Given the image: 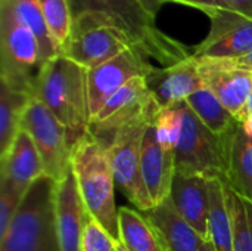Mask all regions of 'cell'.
I'll return each instance as SVG.
<instances>
[{
	"mask_svg": "<svg viewBox=\"0 0 252 251\" xmlns=\"http://www.w3.org/2000/svg\"><path fill=\"white\" fill-rule=\"evenodd\" d=\"M252 114V93H251V98H250V101H248V104L245 105V108L242 109V112L236 117V120H238V123H244L250 115Z\"/></svg>",
	"mask_w": 252,
	"mask_h": 251,
	"instance_id": "e575fe53",
	"label": "cell"
},
{
	"mask_svg": "<svg viewBox=\"0 0 252 251\" xmlns=\"http://www.w3.org/2000/svg\"><path fill=\"white\" fill-rule=\"evenodd\" d=\"M146 81L161 107L183 102L198 90L207 87L199 61L193 55L171 67H157L146 77Z\"/></svg>",
	"mask_w": 252,
	"mask_h": 251,
	"instance_id": "9a60e30c",
	"label": "cell"
},
{
	"mask_svg": "<svg viewBox=\"0 0 252 251\" xmlns=\"http://www.w3.org/2000/svg\"><path fill=\"white\" fill-rule=\"evenodd\" d=\"M0 183L10 191L25 197L31 185L44 175L41 157L32 138L21 129L9 151L0 157Z\"/></svg>",
	"mask_w": 252,
	"mask_h": 251,
	"instance_id": "e0dca14e",
	"label": "cell"
},
{
	"mask_svg": "<svg viewBox=\"0 0 252 251\" xmlns=\"http://www.w3.org/2000/svg\"><path fill=\"white\" fill-rule=\"evenodd\" d=\"M198 61L205 86L236 118L251 98L252 70L233 65L226 59Z\"/></svg>",
	"mask_w": 252,
	"mask_h": 251,
	"instance_id": "4fadbf2b",
	"label": "cell"
},
{
	"mask_svg": "<svg viewBox=\"0 0 252 251\" xmlns=\"http://www.w3.org/2000/svg\"><path fill=\"white\" fill-rule=\"evenodd\" d=\"M21 129L32 138L41 157L44 175L59 182L71 170L72 146L66 129L37 98L30 101Z\"/></svg>",
	"mask_w": 252,
	"mask_h": 251,
	"instance_id": "9c48e42d",
	"label": "cell"
},
{
	"mask_svg": "<svg viewBox=\"0 0 252 251\" xmlns=\"http://www.w3.org/2000/svg\"><path fill=\"white\" fill-rule=\"evenodd\" d=\"M183 102L162 107L154 120L157 139L167 149L176 151L179 145L183 130Z\"/></svg>",
	"mask_w": 252,
	"mask_h": 251,
	"instance_id": "83f0119b",
	"label": "cell"
},
{
	"mask_svg": "<svg viewBox=\"0 0 252 251\" xmlns=\"http://www.w3.org/2000/svg\"><path fill=\"white\" fill-rule=\"evenodd\" d=\"M49 34L59 55L66 49L71 37L74 12L71 0H38Z\"/></svg>",
	"mask_w": 252,
	"mask_h": 251,
	"instance_id": "d4e9b609",
	"label": "cell"
},
{
	"mask_svg": "<svg viewBox=\"0 0 252 251\" xmlns=\"http://www.w3.org/2000/svg\"><path fill=\"white\" fill-rule=\"evenodd\" d=\"M21 195L10 191L6 185L0 183V238L6 234L10 222L13 220L21 203Z\"/></svg>",
	"mask_w": 252,
	"mask_h": 251,
	"instance_id": "f546056e",
	"label": "cell"
},
{
	"mask_svg": "<svg viewBox=\"0 0 252 251\" xmlns=\"http://www.w3.org/2000/svg\"><path fill=\"white\" fill-rule=\"evenodd\" d=\"M74 16L86 10H97L114 18L130 36L134 46L162 67L176 65L189 56V49L161 31L139 0H71Z\"/></svg>",
	"mask_w": 252,
	"mask_h": 251,
	"instance_id": "277c9868",
	"label": "cell"
},
{
	"mask_svg": "<svg viewBox=\"0 0 252 251\" xmlns=\"http://www.w3.org/2000/svg\"><path fill=\"white\" fill-rule=\"evenodd\" d=\"M226 61L232 62L233 65H238V67H242V68H247V70H252V55L239 58V59H226Z\"/></svg>",
	"mask_w": 252,
	"mask_h": 251,
	"instance_id": "836d02e7",
	"label": "cell"
},
{
	"mask_svg": "<svg viewBox=\"0 0 252 251\" xmlns=\"http://www.w3.org/2000/svg\"><path fill=\"white\" fill-rule=\"evenodd\" d=\"M220 10L252 19V0H216Z\"/></svg>",
	"mask_w": 252,
	"mask_h": 251,
	"instance_id": "4dcf8cb0",
	"label": "cell"
},
{
	"mask_svg": "<svg viewBox=\"0 0 252 251\" xmlns=\"http://www.w3.org/2000/svg\"><path fill=\"white\" fill-rule=\"evenodd\" d=\"M6 1L18 15V18L34 33L40 43L43 64L49 62L52 58L58 56V50L53 44V40L49 34L44 16L41 13L38 0H3Z\"/></svg>",
	"mask_w": 252,
	"mask_h": 251,
	"instance_id": "4316f807",
	"label": "cell"
},
{
	"mask_svg": "<svg viewBox=\"0 0 252 251\" xmlns=\"http://www.w3.org/2000/svg\"><path fill=\"white\" fill-rule=\"evenodd\" d=\"M142 175L154 207L170 197L176 175V154L158 142L154 123L149 124L143 138Z\"/></svg>",
	"mask_w": 252,
	"mask_h": 251,
	"instance_id": "ac0fdd59",
	"label": "cell"
},
{
	"mask_svg": "<svg viewBox=\"0 0 252 251\" xmlns=\"http://www.w3.org/2000/svg\"><path fill=\"white\" fill-rule=\"evenodd\" d=\"M165 1H173V3H182V4H186L189 7H193V9H198L201 12H204L205 15H208L210 18L214 16L220 7L217 4L216 0H165Z\"/></svg>",
	"mask_w": 252,
	"mask_h": 251,
	"instance_id": "1f68e13d",
	"label": "cell"
},
{
	"mask_svg": "<svg viewBox=\"0 0 252 251\" xmlns=\"http://www.w3.org/2000/svg\"><path fill=\"white\" fill-rule=\"evenodd\" d=\"M120 243L128 251H165L146 216L130 207H118Z\"/></svg>",
	"mask_w": 252,
	"mask_h": 251,
	"instance_id": "44dd1931",
	"label": "cell"
},
{
	"mask_svg": "<svg viewBox=\"0 0 252 251\" xmlns=\"http://www.w3.org/2000/svg\"><path fill=\"white\" fill-rule=\"evenodd\" d=\"M146 219L159 235L165 251H198L204 243L201 235L180 216L170 197L146 212Z\"/></svg>",
	"mask_w": 252,
	"mask_h": 251,
	"instance_id": "ffe728a7",
	"label": "cell"
},
{
	"mask_svg": "<svg viewBox=\"0 0 252 251\" xmlns=\"http://www.w3.org/2000/svg\"><path fill=\"white\" fill-rule=\"evenodd\" d=\"M242 126H244V129H245V132L250 135V136H252V114L242 123Z\"/></svg>",
	"mask_w": 252,
	"mask_h": 251,
	"instance_id": "d590c367",
	"label": "cell"
},
{
	"mask_svg": "<svg viewBox=\"0 0 252 251\" xmlns=\"http://www.w3.org/2000/svg\"><path fill=\"white\" fill-rule=\"evenodd\" d=\"M34 96L1 84L0 92V157L4 155L21 132L24 112Z\"/></svg>",
	"mask_w": 252,
	"mask_h": 251,
	"instance_id": "cb8c5ba5",
	"label": "cell"
},
{
	"mask_svg": "<svg viewBox=\"0 0 252 251\" xmlns=\"http://www.w3.org/2000/svg\"><path fill=\"white\" fill-rule=\"evenodd\" d=\"M136 47L126 30L109 15L86 10L74 16L72 31L62 55L86 70L99 67Z\"/></svg>",
	"mask_w": 252,
	"mask_h": 251,
	"instance_id": "8992f818",
	"label": "cell"
},
{
	"mask_svg": "<svg viewBox=\"0 0 252 251\" xmlns=\"http://www.w3.org/2000/svg\"><path fill=\"white\" fill-rule=\"evenodd\" d=\"M170 200L180 216L201 235L210 240V189L208 179L201 175L176 172Z\"/></svg>",
	"mask_w": 252,
	"mask_h": 251,
	"instance_id": "2e32d148",
	"label": "cell"
},
{
	"mask_svg": "<svg viewBox=\"0 0 252 251\" xmlns=\"http://www.w3.org/2000/svg\"><path fill=\"white\" fill-rule=\"evenodd\" d=\"M149 56L137 47H131L108 62L87 70V95L90 120L105 102L134 77H148L157 67Z\"/></svg>",
	"mask_w": 252,
	"mask_h": 251,
	"instance_id": "8fae6325",
	"label": "cell"
},
{
	"mask_svg": "<svg viewBox=\"0 0 252 251\" xmlns=\"http://www.w3.org/2000/svg\"><path fill=\"white\" fill-rule=\"evenodd\" d=\"M224 194L232 220L233 249L235 251H252V201L236 194L226 183Z\"/></svg>",
	"mask_w": 252,
	"mask_h": 251,
	"instance_id": "484cf974",
	"label": "cell"
},
{
	"mask_svg": "<svg viewBox=\"0 0 252 251\" xmlns=\"http://www.w3.org/2000/svg\"><path fill=\"white\" fill-rule=\"evenodd\" d=\"M55 216L61 251H81L84 228L89 219L72 169L56 182Z\"/></svg>",
	"mask_w": 252,
	"mask_h": 251,
	"instance_id": "5bb4252c",
	"label": "cell"
},
{
	"mask_svg": "<svg viewBox=\"0 0 252 251\" xmlns=\"http://www.w3.org/2000/svg\"><path fill=\"white\" fill-rule=\"evenodd\" d=\"M143 7L152 15V16H157V13L159 12V9L162 7V4L165 3V0H139Z\"/></svg>",
	"mask_w": 252,
	"mask_h": 251,
	"instance_id": "d6a6232c",
	"label": "cell"
},
{
	"mask_svg": "<svg viewBox=\"0 0 252 251\" xmlns=\"http://www.w3.org/2000/svg\"><path fill=\"white\" fill-rule=\"evenodd\" d=\"M186 102L201 123L217 138H223L238 124L235 115L226 109V107L208 87L198 90L189 96Z\"/></svg>",
	"mask_w": 252,
	"mask_h": 251,
	"instance_id": "603a6c76",
	"label": "cell"
},
{
	"mask_svg": "<svg viewBox=\"0 0 252 251\" xmlns=\"http://www.w3.org/2000/svg\"><path fill=\"white\" fill-rule=\"evenodd\" d=\"M210 189V241L214 251H235L233 231L226 204L223 179H208Z\"/></svg>",
	"mask_w": 252,
	"mask_h": 251,
	"instance_id": "7402d4cb",
	"label": "cell"
},
{
	"mask_svg": "<svg viewBox=\"0 0 252 251\" xmlns=\"http://www.w3.org/2000/svg\"><path fill=\"white\" fill-rule=\"evenodd\" d=\"M223 142V182L236 194L252 201V136L238 123Z\"/></svg>",
	"mask_w": 252,
	"mask_h": 251,
	"instance_id": "d6986e66",
	"label": "cell"
},
{
	"mask_svg": "<svg viewBox=\"0 0 252 251\" xmlns=\"http://www.w3.org/2000/svg\"><path fill=\"white\" fill-rule=\"evenodd\" d=\"M55 189L56 182L47 175L31 185L6 234L0 238V251H61Z\"/></svg>",
	"mask_w": 252,
	"mask_h": 251,
	"instance_id": "3957f363",
	"label": "cell"
},
{
	"mask_svg": "<svg viewBox=\"0 0 252 251\" xmlns=\"http://www.w3.org/2000/svg\"><path fill=\"white\" fill-rule=\"evenodd\" d=\"M198 251H214V247H213L211 241L208 240V241H204V243H202V246L199 247V250Z\"/></svg>",
	"mask_w": 252,
	"mask_h": 251,
	"instance_id": "8d00e7d4",
	"label": "cell"
},
{
	"mask_svg": "<svg viewBox=\"0 0 252 251\" xmlns=\"http://www.w3.org/2000/svg\"><path fill=\"white\" fill-rule=\"evenodd\" d=\"M71 169L87 213L120 241L115 178L106 146L90 132L86 133L72 148Z\"/></svg>",
	"mask_w": 252,
	"mask_h": 251,
	"instance_id": "7a4b0ae2",
	"label": "cell"
},
{
	"mask_svg": "<svg viewBox=\"0 0 252 251\" xmlns=\"http://www.w3.org/2000/svg\"><path fill=\"white\" fill-rule=\"evenodd\" d=\"M115 251H128L121 243H118V246H117V249H115Z\"/></svg>",
	"mask_w": 252,
	"mask_h": 251,
	"instance_id": "74e56055",
	"label": "cell"
},
{
	"mask_svg": "<svg viewBox=\"0 0 252 251\" xmlns=\"http://www.w3.org/2000/svg\"><path fill=\"white\" fill-rule=\"evenodd\" d=\"M161 108L148 86L146 77H134L105 102L90 120L89 132L106 143L123 127L136 123H154Z\"/></svg>",
	"mask_w": 252,
	"mask_h": 251,
	"instance_id": "52a82bcc",
	"label": "cell"
},
{
	"mask_svg": "<svg viewBox=\"0 0 252 251\" xmlns=\"http://www.w3.org/2000/svg\"><path fill=\"white\" fill-rule=\"evenodd\" d=\"M34 98L43 102L66 129L72 148L89 133L90 114L87 70L84 67L65 55L52 58L40 70Z\"/></svg>",
	"mask_w": 252,
	"mask_h": 251,
	"instance_id": "6da1fadb",
	"label": "cell"
},
{
	"mask_svg": "<svg viewBox=\"0 0 252 251\" xmlns=\"http://www.w3.org/2000/svg\"><path fill=\"white\" fill-rule=\"evenodd\" d=\"M41 49L34 33L15 10L0 0V80L1 84L34 96L43 68Z\"/></svg>",
	"mask_w": 252,
	"mask_h": 251,
	"instance_id": "5b68a950",
	"label": "cell"
},
{
	"mask_svg": "<svg viewBox=\"0 0 252 251\" xmlns=\"http://www.w3.org/2000/svg\"><path fill=\"white\" fill-rule=\"evenodd\" d=\"M176 154V172L223 179V142L211 133L183 102V130Z\"/></svg>",
	"mask_w": 252,
	"mask_h": 251,
	"instance_id": "30bf717a",
	"label": "cell"
},
{
	"mask_svg": "<svg viewBox=\"0 0 252 251\" xmlns=\"http://www.w3.org/2000/svg\"><path fill=\"white\" fill-rule=\"evenodd\" d=\"M211 19L208 36L193 56L198 59H239L252 55V19L219 10Z\"/></svg>",
	"mask_w": 252,
	"mask_h": 251,
	"instance_id": "7c38bea8",
	"label": "cell"
},
{
	"mask_svg": "<svg viewBox=\"0 0 252 251\" xmlns=\"http://www.w3.org/2000/svg\"><path fill=\"white\" fill-rule=\"evenodd\" d=\"M118 243L120 241H117L97 220L89 216L84 228L81 251H115Z\"/></svg>",
	"mask_w": 252,
	"mask_h": 251,
	"instance_id": "f1b7e54d",
	"label": "cell"
},
{
	"mask_svg": "<svg viewBox=\"0 0 252 251\" xmlns=\"http://www.w3.org/2000/svg\"><path fill=\"white\" fill-rule=\"evenodd\" d=\"M149 124L152 123H136L123 127L103 143L115 183L124 197L145 213L154 209L142 175V145Z\"/></svg>",
	"mask_w": 252,
	"mask_h": 251,
	"instance_id": "ba28073f",
	"label": "cell"
}]
</instances>
